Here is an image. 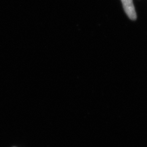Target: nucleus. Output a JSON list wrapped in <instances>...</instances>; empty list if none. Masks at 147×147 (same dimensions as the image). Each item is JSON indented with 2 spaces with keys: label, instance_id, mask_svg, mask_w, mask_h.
I'll return each mask as SVG.
<instances>
[{
  "label": "nucleus",
  "instance_id": "f257e3e1",
  "mask_svg": "<svg viewBox=\"0 0 147 147\" xmlns=\"http://www.w3.org/2000/svg\"><path fill=\"white\" fill-rule=\"evenodd\" d=\"M123 8L129 18L132 20H136L137 19L134 6L132 0H121Z\"/></svg>",
  "mask_w": 147,
  "mask_h": 147
}]
</instances>
